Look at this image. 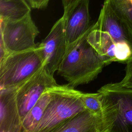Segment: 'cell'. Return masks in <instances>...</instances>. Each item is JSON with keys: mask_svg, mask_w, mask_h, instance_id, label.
<instances>
[{"mask_svg": "<svg viewBox=\"0 0 132 132\" xmlns=\"http://www.w3.org/2000/svg\"><path fill=\"white\" fill-rule=\"evenodd\" d=\"M92 27V25L78 40L67 46L57 70L58 75L74 88L96 79L105 67L101 57L87 41Z\"/></svg>", "mask_w": 132, "mask_h": 132, "instance_id": "1", "label": "cell"}, {"mask_svg": "<svg viewBox=\"0 0 132 132\" xmlns=\"http://www.w3.org/2000/svg\"><path fill=\"white\" fill-rule=\"evenodd\" d=\"M81 91L68 84L54 87V95L46 108L35 132H54L61 124L86 109Z\"/></svg>", "mask_w": 132, "mask_h": 132, "instance_id": "2", "label": "cell"}, {"mask_svg": "<svg viewBox=\"0 0 132 132\" xmlns=\"http://www.w3.org/2000/svg\"><path fill=\"white\" fill-rule=\"evenodd\" d=\"M44 65L36 47L9 53L0 60V89L19 86Z\"/></svg>", "mask_w": 132, "mask_h": 132, "instance_id": "3", "label": "cell"}, {"mask_svg": "<svg viewBox=\"0 0 132 132\" xmlns=\"http://www.w3.org/2000/svg\"><path fill=\"white\" fill-rule=\"evenodd\" d=\"M0 42L8 53L18 52L37 47L35 40L39 33L31 12L18 20H0Z\"/></svg>", "mask_w": 132, "mask_h": 132, "instance_id": "4", "label": "cell"}, {"mask_svg": "<svg viewBox=\"0 0 132 132\" xmlns=\"http://www.w3.org/2000/svg\"><path fill=\"white\" fill-rule=\"evenodd\" d=\"M65 25V17L63 15L54 24L46 37L37 45L44 65L53 75L57 71L67 47Z\"/></svg>", "mask_w": 132, "mask_h": 132, "instance_id": "5", "label": "cell"}, {"mask_svg": "<svg viewBox=\"0 0 132 132\" xmlns=\"http://www.w3.org/2000/svg\"><path fill=\"white\" fill-rule=\"evenodd\" d=\"M57 85L54 75L43 65L33 76L17 87L16 101L22 121L45 91Z\"/></svg>", "mask_w": 132, "mask_h": 132, "instance_id": "6", "label": "cell"}, {"mask_svg": "<svg viewBox=\"0 0 132 132\" xmlns=\"http://www.w3.org/2000/svg\"><path fill=\"white\" fill-rule=\"evenodd\" d=\"M116 121L115 116L94 113L85 109L61 124L54 132H112Z\"/></svg>", "mask_w": 132, "mask_h": 132, "instance_id": "7", "label": "cell"}, {"mask_svg": "<svg viewBox=\"0 0 132 132\" xmlns=\"http://www.w3.org/2000/svg\"><path fill=\"white\" fill-rule=\"evenodd\" d=\"M89 3V0H78L67 13H63L67 46L78 40L92 25Z\"/></svg>", "mask_w": 132, "mask_h": 132, "instance_id": "8", "label": "cell"}, {"mask_svg": "<svg viewBox=\"0 0 132 132\" xmlns=\"http://www.w3.org/2000/svg\"><path fill=\"white\" fill-rule=\"evenodd\" d=\"M16 90L17 87L0 89V132H22Z\"/></svg>", "mask_w": 132, "mask_h": 132, "instance_id": "9", "label": "cell"}, {"mask_svg": "<svg viewBox=\"0 0 132 132\" xmlns=\"http://www.w3.org/2000/svg\"><path fill=\"white\" fill-rule=\"evenodd\" d=\"M100 91L108 95L117 109V119L112 132L132 131V92L115 90L107 85Z\"/></svg>", "mask_w": 132, "mask_h": 132, "instance_id": "10", "label": "cell"}, {"mask_svg": "<svg viewBox=\"0 0 132 132\" xmlns=\"http://www.w3.org/2000/svg\"><path fill=\"white\" fill-rule=\"evenodd\" d=\"M95 23L96 28L107 32L116 43L127 42L132 47L131 35L108 0H105L97 21Z\"/></svg>", "mask_w": 132, "mask_h": 132, "instance_id": "11", "label": "cell"}, {"mask_svg": "<svg viewBox=\"0 0 132 132\" xmlns=\"http://www.w3.org/2000/svg\"><path fill=\"white\" fill-rule=\"evenodd\" d=\"M87 39L101 57L105 66L116 62V54L118 43H116L107 32L96 28L95 23L92 25Z\"/></svg>", "mask_w": 132, "mask_h": 132, "instance_id": "12", "label": "cell"}, {"mask_svg": "<svg viewBox=\"0 0 132 132\" xmlns=\"http://www.w3.org/2000/svg\"><path fill=\"white\" fill-rule=\"evenodd\" d=\"M54 87L48 88L22 121V132H35L48 103L54 95Z\"/></svg>", "mask_w": 132, "mask_h": 132, "instance_id": "13", "label": "cell"}, {"mask_svg": "<svg viewBox=\"0 0 132 132\" xmlns=\"http://www.w3.org/2000/svg\"><path fill=\"white\" fill-rule=\"evenodd\" d=\"M27 0H0V20H18L31 12Z\"/></svg>", "mask_w": 132, "mask_h": 132, "instance_id": "14", "label": "cell"}, {"mask_svg": "<svg viewBox=\"0 0 132 132\" xmlns=\"http://www.w3.org/2000/svg\"><path fill=\"white\" fill-rule=\"evenodd\" d=\"M132 36V0H108Z\"/></svg>", "mask_w": 132, "mask_h": 132, "instance_id": "15", "label": "cell"}, {"mask_svg": "<svg viewBox=\"0 0 132 132\" xmlns=\"http://www.w3.org/2000/svg\"><path fill=\"white\" fill-rule=\"evenodd\" d=\"M125 74L118 82L106 84L109 87L122 91L132 92V55L126 61Z\"/></svg>", "mask_w": 132, "mask_h": 132, "instance_id": "16", "label": "cell"}, {"mask_svg": "<svg viewBox=\"0 0 132 132\" xmlns=\"http://www.w3.org/2000/svg\"><path fill=\"white\" fill-rule=\"evenodd\" d=\"M30 7L34 9H43L45 8L50 0H27Z\"/></svg>", "mask_w": 132, "mask_h": 132, "instance_id": "17", "label": "cell"}, {"mask_svg": "<svg viewBox=\"0 0 132 132\" xmlns=\"http://www.w3.org/2000/svg\"><path fill=\"white\" fill-rule=\"evenodd\" d=\"M64 8V12L67 13L78 0H61Z\"/></svg>", "mask_w": 132, "mask_h": 132, "instance_id": "18", "label": "cell"}]
</instances>
